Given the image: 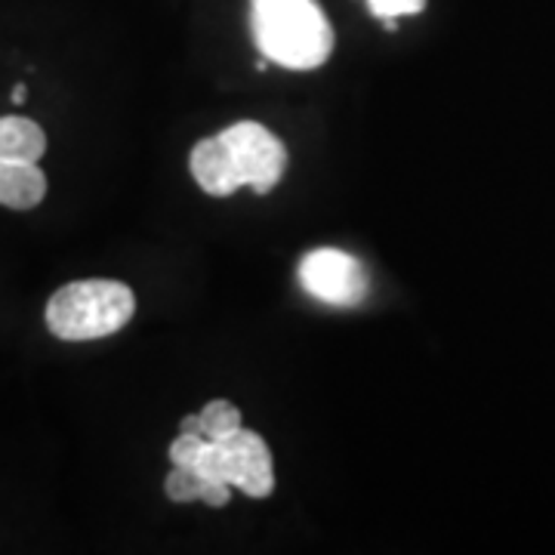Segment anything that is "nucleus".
<instances>
[{
  "instance_id": "1",
  "label": "nucleus",
  "mask_w": 555,
  "mask_h": 555,
  "mask_svg": "<svg viewBox=\"0 0 555 555\" xmlns=\"http://www.w3.org/2000/svg\"><path fill=\"white\" fill-rule=\"evenodd\" d=\"M189 167L195 182L214 198H229L238 189L266 195L287 170V149L269 127L238 120L217 137L195 142Z\"/></svg>"
},
{
  "instance_id": "2",
  "label": "nucleus",
  "mask_w": 555,
  "mask_h": 555,
  "mask_svg": "<svg viewBox=\"0 0 555 555\" xmlns=\"http://www.w3.org/2000/svg\"><path fill=\"white\" fill-rule=\"evenodd\" d=\"M259 53L287 72L321 68L334 53V28L315 0H250Z\"/></svg>"
},
{
  "instance_id": "3",
  "label": "nucleus",
  "mask_w": 555,
  "mask_h": 555,
  "mask_svg": "<svg viewBox=\"0 0 555 555\" xmlns=\"http://www.w3.org/2000/svg\"><path fill=\"white\" fill-rule=\"evenodd\" d=\"M137 312V294L115 278H83L60 287L47 302V331L65 343L105 339L124 331Z\"/></svg>"
},
{
  "instance_id": "4",
  "label": "nucleus",
  "mask_w": 555,
  "mask_h": 555,
  "mask_svg": "<svg viewBox=\"0 0 555 555\" xmlns=\"http://www.w3.org/2000/svg\"><path fill=\"white\" fill-rule=\"evenodd\" d=\"M198 469L204 478H219L229 481L247 496H269L275 491V463L266 438L241 426L238 433L229 438H219L204 444L198 460Z\"/></svg>"
},
{
  "instance_id": "5",
  "label": "nucleus",
  "mask_w": 555,
  "mask_h": 555,
  "mask_svg": "<svg viewBox=\"0 0 555 555\" xmlns=\"http://www.w3.org/2000/svg\"><path fill=\"white\" fill-rule=\"evenodd\" d=\"M299 287L318 302L352 309L367 297V269L346 250L337 247H315L299 259Z\"/></svg>"
},
{
  "instance_id": "6",
  "label": "nucleus",
  "mask_w": 555,
  "mask_h": 555,
  "mask_svg": "<svg viewBox=\"0 0 555 555\" xmlns=\"http://www.w3.org/2000/svg\"><path fill=\"white\" fill-rule=\"evenodd\" d=\"M47 198V173L35 160L0 158V204L10 210H31Z\"/></svg>"
},
{
  "instance_id": "7",
  "label": "nucleus",
  "mask_w": 555,
  "mask_h": 555,
  "mask_svg": "<svg viewBox=\"0 0 555 555\" xmlns=\"http://www.w3.org/2000/svg\"><path fill=\"white\" fill-rule=\"evenodd\" d=\"M47 155V133L38 120L7 115L0 118V158L10 160H35Z\"/></svg>"
},
{
  "instance_id": "8",
  "label": "nucleus",
  "mask_w": 555,
  "mask_h": 555,
  "mask_svg": "<svg viewBox=\"0 0 555 555\" xmlns=\"http://www.w3.org/2000/svg\"><path fill=\"white\" fill-rule=\"evenodd\" d=\"M198 416H201V433H204V438H210V441L229 438L232 433H238L241 426H244V423H241V411L232 404V401H225V398H214V401H207Z\"/></svg>"
},
{
  "instance_id": "9",
  "label": "nucleus",
  "mask_w": 555,
  "mask_h": 555,
  "mask_svg": "<svg viewBox=\"0 0 555 555\" xmlns=\"http://www.w3.org/2000/svg\"><path fill=\"white\" fill-rule=\"evenodd\" d=\"M201 473L189 466H173V473L164 478V491L173 503H192L201 496Z\"/></svg>"
},
{
  "instance_id": "10",
  "label": "nucleus",
  "mask_w": 555,
  "mask_h": 555,
  "mask_svg": "<svg viewBox=\"0 0 555 555\" xmlns=\"http://www.w3.org/2000/svg\"><path fill=\"white\" fill-rule=\"evenodd\" d=\"M204 444H207V438L204 436H192V433H179L177 441L170 444V463L173 466H189V469H195L201 460V451H204Z\"/></svg>"
},
{
  "instance_id": "11",
  "label": "nucleus",
  "mask_w": 555,
  "mask_h": 555,
  "mask_svg": "<svg viewBox=\"0 0 555 555\" xmlns=\"http://www.w3.org/2000/svg\"><path fill=\"white\" fill-rule=\"evenodd\" d=\"M367 10L383 22H396L401 16H416L426 10V0H367Z\"/></svg>"
},
{
  "instance_id": "12",
  "label": "nucleus",
  "mask_w": 555,
  "mask_h": 555,
  "mask_svg": "<svg viewBox=\"0 0 555 555\" xmlns=\"http://www.w3.org/2000/svg\"><path fill=\"white\" fill-rule=\"evenodd\" d=\"M232 485L229 481H219V478H201V503H207V506H214V509H219V506H225L229 500H232Z\"/></svg>"
},
{
  "instance_id": "13",
  "label": "nucleus",
  "mask_w": 555,
  "mask_h": 555,
  "mask_svg": "<svg viewBox=\"0 0 555 555\" xmlns=\"http://www.w3.org/2000/svg\"><path fill=\"white\" fill-rule=\"evenodd\" d=\"M179 433H192V436H204V433H201V416L198 414L182 416V426H179Z\"/></svg>"
},
{
  "instance_id": "14",
  "label": "nucleus",
  "mask_w": 555,
  "mask_h": 555,
  "mask_svg": "<svg viewBox=\"0 0 555 555\" xmlns=\"http://www.w3.org/2000/svg\"><path fill=\"white\" fill-rule=\"evenodd\" d=\"M25 100H28V87H25V83H16V87H13V102L22 105Z\"/></svg>"
}]
</instances>
